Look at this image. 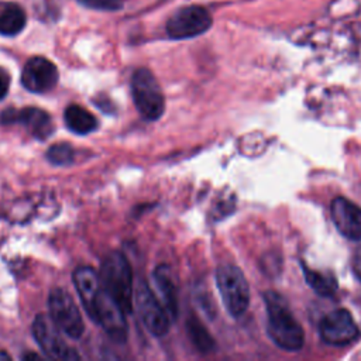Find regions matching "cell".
Here are the masks:
<instances>
[{"mask_svg": "<svg viewBox=\"0 0 361 361\" xmlns=\"http://www.w3.org/2000/svg\"><path fill=\"white\" fill-rule=\"evenodd\" d=\"M27 24L24 8L13 1H0V35L14 37L20 34Z\"/></svg>", "mask_w": 361, "mask_h": 361, "instance_id": "cell-15", "label": "cell"}, {"mask_svg": "<svg viewBox=\"0 0 361 361\" xmlns=\"http://www.w3.org/2000/svg\"><path fill=\"white\" fill-rule=\"evenodd\" d=\"M59 73L55 63L44 56L30 58L21 72L23 86L32 93H45L55 87Z\"/></svg>", "mask_w": 361, "mask_h": 361, "instance_id": "cell-11", "label": "cell"}, {"mask_svg": "<svg viewBox=\"0 0 361 361\" xmlns=\"http://www.w3.org/2000/svg\"><path fill=\"white\" fill-rule=\"evenodd\" d=\"M351 269L355 275V278L361 282V247L355 248L351 257Z\"/></svg>", "mask_w": 361, "mask_h": 361, "instance_id": "cell-22", "label": "cell"}, {"mask_svg": "<svg viewBox=\"0 0 361 361\" xmlns=\"http://www.w3.org/2000/svg\"><path fill=\"white\" fill-rule=\"evenodd\" d=\"M213 24L212 14L203 6H185L166 21V34L172 39H188L206 32Z\"/></svg>", "mask_w": 361, "mask_h": 361, "instance_id": "cell-7", "label": "cell"}, {"mask_svg": "<svg viewBox=\"0 0 361 361\" xmlns=\"http://www.w3.org/2000/svg\"><path fill=\"white\" fill-rule=\"evenodd\" d=\"M216 283L227 312L233 317L243 316L250 305V286L243 271L233 264H223L216 271Z\"/></svg>", "mask_w": 361, "mask_h": 361, "instance_id": "cell-3", "label": "cell"}, {"mask_svg": "<svg viewBox=\"0 0 361 361\" xmlns=\"http://www.w3.org/2000/svg\"><path fill=\"white\" fill-rule=\"evenodd\" d=\"M331 220L337 228V231L351 240L360 241L361 240V207L357 206L354 202L338 196L334 197L330 204Z\"/></svg>", "mask_w": 361, "mask_h": 361, "instance_id": "cell-12", "label": "cell"}, {"mask_svg": "<svg viewBox=\"0 0 361 361\" xmlns=\"http://www.w3.org/2000/svg\"><path fill=\"white\" fill-rule=\"evenodd\" d=\"M319 334L329 345H347L357 340L360 330L347 309H336L319 322Z\"/></svg>", "mask_w": 361, "mask_h": 361, "instance_id": "cell-10", "label": "cell"}, {"mask_svg": "<svg viewBox=\"0 0 361 361\" xmlns=\"http://www.w3.org/2000/svg\"><path fill=\"white\" fill-rule=\"evenodd\" d=\"M267 309V331L271 340L285 351H298L303 347L305 334L283 296L275 290L264 293Z\"/></svg>", "mask_w": 361, "mask_h": 361, "instance_id": "cell-1", "label": "cell"}, {"mask_svg": "<svg viewBox=\"0 0 361 361\" xmlns=\"http://www.w3.org/2000/svg\"><path fill=\"white\" fill-rule=\"evenodd\" d=\"M10 360V355L6 351H0V361H6Z\"/></svg>", "mask_w": 361, "mask_h": 361, "instance_id": "cell-25", "label": "cell"}, {"mask_svg": "<svg viewBox=\"0 0 361 361\" xmlns=\"http://www.w3.org/2000/svg\"><path fill=\"white\" fill-rule=\"evenodd\" d=\"M23 358H24V360H30V358H34V360H41V357H39V355H37V354H25Z\"/></svg>", "mask_w": 361, "mask_h": 361, "instance_id": "cell-24", "label": "cell"}, {"mask_svg": "<svg viewBox=\"0 0 361 361\" xmlns=\"http://www.w3.org/2000/svg\"><path fill=\"white\" fill-rule=\"evenodd\" d=\"M154 281L161 293V302L165 306L168 314L173 320L178 316V298L176 288L172 281L169 268L166 265H158L154 271Z\"/></svg>", "mask_w": 361, "mask_h": 361, "instance_id": "cell-16", "label": "cell"}, {"mask_svg": "<svg viewBox=\"0 0 361 361\" xmlns=\"http://www.w3.org/2000/svg\"><path fill=\"white\" fill-rule=\"evenodd\" d=\"M186 330L190 341L193 345L202 351V353H209L214 347V341L210 336V333L206 330V327L193 316H190L186 322Z\"/></svg>", "mask_w": 361, "mask_h": 361, "instance_id": "cell-19", "label": "cell"}, {"mask_svg": "<svg viewBox=\"0 0 361 361\" xmlns=\"http://www.w3.org/2000/svg\"><path fill=\"white\" fill-rule=\"evenodd\" d=\"M48 159L54 164V165H69L73 162V157H75V151L73 148L66 144V142H58L51 145V148L47 152Z\"/></svg>", "mask_w": 361, "mask_h": 361, "instance_id": "cell-20", "label": "cell"}, {"mask_svg": "<svg viewBox=\"0 0 361 361\" xmlns=\"http://www.w3.org/2000/svg\"><path fill=\"white\" fill-rule=\"evenodd\" d=\"M72 279H73L76 292L82 300V305H83L86 313L90 316L94 302H96V298L103 288L100 275L92 267L83 265V267H78L73 271Z\"/></svg>", "mask_w": 361, "mask_h": 361, "instance_id": "cell-14", "label": "cell"}, {"mask_svg": "<svg viewBox=\"0 0 361 361\" xmlns=\"http://www.w3.org/2000/svg\"><path fill=\"white\" fill-rule=\"evenodd\" d=\"M63 118H65L66 127L71 131L80 135L89 134L97 128V120L94 118V116L78 104L68 106L65 109Z\"/></svg>", "mask_w": 361, "mask_h": 361, "instance_id": "cell-17", "label": "cell"}, {"mask_svg": "<svg viewBox=\"0 0 361 361\" xmlns=\"http://www.w3.org/2000/svg\"><path fill=\"white\" fill-rule=\"evenodd\" d=\"M302 269H303V276H305L307 285L317 295L324 296V298H330L337 292L338 283H337V279H336L334 274H331L329 271L322 272V271L312 269L303 262H302Z\"/></svg>", "mask_w": 361, "mask_h": 361, "instance_id": "cell-18", "label": "cell"}, {"mask_svg": "<svg viewBox=\"0 0 361 361\" xmlns=\"http://www.w3.org/2000/svg\"><path fill=\"white\" fill-rule=\"evenodd\" d=\"M131 96L134 106L145 120H158L165 110V97L155 76L140 68L131 78Z\"/></svg>", "mask_w": 361, "mask_h": 361, "instance_id": "cell-4", "label": "cell"}, {"mask_svg": "<svg viewBox=\"0 0 361 361\" xmlns=\"http://www.w3.org/2000/svg\"><path fill=\"white\" fill-rule=\"evenodd\" d=\"M135 306L145 329L157 337L168 333L171 316L168 314L161 299L151 290L147 282H140L135 290Z\"/></svg>", "mask_w": 361, "mask_h": 361, "instance_id": "cell-6", "label": "cell"}, {"mask_svg": "<svg viewBox=\"0 0 361 361\" xmlns=\"http://www.w3.org/2000/svg\"><path fill=\"white\" fill-rule=\"evenodd\" d=\"M100 279L111 298L128 313L133 310V274L127 258L113 251L106 255L100 267Z\"/></svg>", "mask_w": 361, "mask_h": 361, "instance_id": "cell-2", "label": "cell"}, {"mask_svg": "<svg viewBox=\"0 0 361 361\" xmlns=\"http://www.w3.org/2000/svg\"><path fill=\"white\" fill-rule=\"evenodd\" d=\"M10 86V75L6 69L0 66V100L7 94Z\"/></svg>", "mask_w": 361, "mask_h": 361, "instance_id": "cell-23", "label": "cell"}, {"mask_svg": "<svg viewBox=\"0 0 361 361\" xmlns=\"http://www.w3.org/2000/svg\"><path fill=\"white\" fill-rule=\"evenodd\" d=\"M59 331L52 319L45 314H38L32 322V336L47 357L66 361L79 360L80 355L62 338Z\"/></svg>", "mask_w": 361, "mask_h": 361, "instance_id": "cell-9", "label": "cell"}, {"mask_svg": "<svg viewBox=\"0 0 361 361\" xmlns=\"http://www.w3.org/2000/svg\"><path fill=\"white\" fill-rule=\"evenodd\" d=\"M103 285V283H102ZM126 312L121 309V306L111 298V295L102 288L99 292L93 310L90 313V319L100 324L103 330L118 343H124L128 334L127 330V322H126Z\"/></svg>", "mask_w": 361, "mask_h": 361, "instance_id": "cell-8", "label": "cell"}, {"mask_svg": "<svg viewBox=\"0 0 361 361\" xmlns=\"http://www.w3.org/2000/svg\"><path fill=\"white\" fill-rule=\"evenodd\" d=\"M1 123L23 124L31 135L45 140L52 133V120L49 114L38 107H24L20 110L7 109L1 113Z\"/></svg>", "mask_w": 361, "mask_h": 361, "instance_id": "cell-13", "label": "cell"}, {"mask_svg": "<svg viewBox=\"0 0 361 361\" xmlns=\"http://www.w3.org/2000/svg\"><path fill=\"white\" fill-rule=\"evenodd\" d=\"M49 317L56 327L71 338H80L85 331V323L78 305L69 292L63 288H55L48 298Z\"/></svg>", "mask_w": 361, "mask_h": 361, "instance_id": "cell-5", "label": "cell"}, {"mask_svg": "<svg viewBox=\"0 0 361 361\" xmlns=\"http://www.w3.org/2000/svg\"><path fill=\"white\" fill-rule=\"evenodd\" d=\"M83 7L99 11H116L123 8V0H76Z\"/></svg>", "mask_w": 361, "mask_h": 361, "instance_id": "cell-21", "label": "cell"}]
</instances>
